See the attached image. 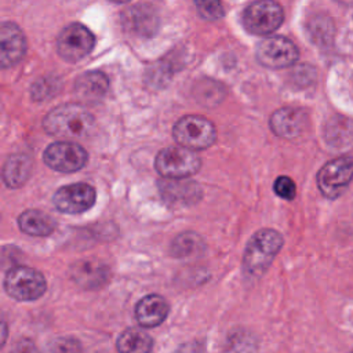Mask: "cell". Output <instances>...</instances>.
I'll return each instance as SVG.
<instances>
[{
    "mask_svg": "<svg viewBox=\"0 0 353 353\" xmlns=\"http://www.w3.org/2000/svg\"><path fill=\"white\" fill-rule=\"evenodd\" d=\"M47 134L65 139H84L95 130L94 116L81 103H63L43 119Z\"/></svg>",
    "mask_w": 353,
    "mask_h": 353,
    "instance_id": "obj_1",
    "label": "cell"
},
{
    "mask_svg": "<svg viewBox=\"0 0 353 353\" xmlns=\"http://www.w3.org/2000/svg\"><path fill=\"white\" fill-rule=\"evenodd\" d=\"M283 247V236L274 229L258 230L243 252V269L247 276H262Z\"/></svg>",
    "mask_w": 353,
    "mask_h": 353,
    "instance_id": "obj_2",
    "label": "cell"
},
{
    "mask_svg": "<svg viewBox=\"0 0 353 353\" xmlns=\"http://www.w3.org/2000/svg\"><path fill=\"white\" fill-rule=\"evenodd\" d=\"M176 143L193 149L201 150L210 148L216 138V130L211 120L197 114H189L179 119L172 130Z\"/></svg>",
    "mask_w": 353,
    "mask_h": 353,
    "instance_id": "obj_3",
    "label": "cell"
},
{
    "mask_svg": "<svg viewBox=\"0 0 353 353\" xmlns=\"http://www.w3.org/2000/svg\"><path fill=\"white\" fill-rule=\"evenodd\" d=\"M200 157L193 149L179 146H168L159 152L154 160L157 172L164 178H188L200 170Z\"/></svg>",
    "mask_w": 353,
    "mask_h": 353,
    "instance_id": "obj_4",
    "label": "cell"
},
{
    "mask_svg": "<svg viewBox=\"0 0 353 353\" xmlns=\"http://www.w3.org/2000/svg\"><path fill=\"white\" fill-rule=\"evenodd\" d=\"M4 288L17 301H34L46 292L47 283L39 270L28 266H15L6 273Z\"/></svg>",
    "mask_w": 353,
    "mask_h": 353,
    "instance_id": "obj_5",
    "label": "cell"
},
{
    "mask_svg": "<svg viewBox=\"0 0 353 353\" xmlns=\"http://www.w3.org/2000/svg\"><path fill=\"white\" fill-rule=\"evenodd\" d=\"M353 179V157L339 156L325 163L317 172V186L327 199L339 197Z\"/></svg>",
    "mask_w": 353,
    "mask_h": 353,
    "instance_id": "obj_6",
    "label": "cell"
},
{
    "mask_svg": "<svg viewBox=\"0 0 353 353\" xmlns=\"http://www.w3.org/2000/svg\"><path fill=\"white\" fill-rule=\"evenodd\" d=\"M284 12L281 6L274 0H256L243 12L244 28L258 36L273 33L283 22Z\"/></svg>",
    "mask_w": 353,
    "mask_h": 353,
    "instance_id": "obj_7",
    "label": "cell"
},
{
    "mask_svg": "<svg viewBox=\"0 0 353 353\" xmlns=\"http://www.w3.org/2000/svg\"><path fill=\"white\" fill-rule=\"evenodd\" d=\"M95 46L92 32L81 23H69L57 39V50L62 59L77 62L88 55Z\"/></svg>",
    "mask_w": 353,
    "mask_h": 353,
    "instance_id": "obj_8",
    "label": "cell"
},
{
    "mask_svg": "<svg viewBox=\"0 0 353 353\" xmlns=\"http://www.w3.org/2000/svg\"><path fill=\"white\" fill-rule=\"evenodd\" d=\"M43 160L51 170L58 172H74L85 165L88 154L79 143L58 141L46 148Z\"/></svg>",
    "mask_w": 353,
    "mask_h": 353,
    "instance_id": "obj_9",
    "label": "cell"
},
{
    "mask_svg": "<svg viewBox=\"0 0 353 353\" xmlns=\"http://www.w3.org/2000/svg\"><path fill=\"white\" fill-rule=\"evenodd\" d=\"M299 57L296 46L284 36H270L259 41L256 59L270 69H283L296 62Z\"/></svg>",
    "mask_w": 353,
    "mask_h": 353,
    "instance_id": "obj_10",
    "label": "cell"
},
{
    "mask_svg": "<svg viewBox=\"0 0 353 353\" xmlns=\"http://www.w3.org/2000/svg\"><path fill=\"white\" fill-rule=\"evenodd\" d=\"M97 199L95 189L84 182L59 188L54 194V205L66 214H80L90 210Z\"/></svg>",
    "mask_w": 353,
    "mask_h": 353,
    "instance_id": "obj_11",
    "label": "cell"
},
{
    "mask_svg": "<svg viewBox=\"0 0 353 353\" xmlns=\"http://www.w3.org/2000/svg\"><path fill=\"white\" fill-rule=\"evenodd\" d=\"M123 26L127 32L139 37H150L159 29V14L150 4H135L121 15Z\"/></svg>",
    "mask_w": 353,
    "mask_h": 353,
    "instance_id": "obj_12",
    "label": "cell"
},
{
    "mask_svg": "<svg viewBox=\"0 0 353 353\" xmlns=\"http://www.w3.org/2000/svg\"><path fill=\"white\" fill-rule=\"evenodd\" d=\"M26 52V39L21 28L14 22H3L0 28V65L11 68L17 65Z\"/></svg>",
    "mask_w": 353,
    "mask_h": 353,
    "instance_id": "obj_13",
    "label": "cell"
},
{
    "mask_svg": "<svg viewBox=\"0 0 353 353\" xmlns=\"http://www.w3.org/2000/svg\"><path fill=\"white\" fill-rule=\"evenodd\" d=\"M309 117L303 109L281 108L270 117L272 131L285 139L299 137L307 127Z\"/></svg>",
    "mask_w": 353,
    "mask_h": 353,
    "instance_id": "obj_14",
    "label": "cell"
},
{
    "mask_svg": "<svg viewBox=\"0 0 353 353\" xmlns=\"http://www.w3.org/2000/svg\"><path fill=\"white\" fill-rule=\"evenodd\" d=\"M186 178H164L159 182L164 201L174 205H189L200 200V186Z\"/></svg>",
    "mask_w": 353,
    "mask_h": 353,
    "instance_id": "obj_15",
    "label": "cell"
},
{
    "mask_svg": "<svg viewBox=\"0 0 353 353\" xmlns=\"http://www.w3.org/2000/svg\"><path fill=\"white\" fill-rule=\"evenodd\" d=\"M109 88L108 76L99 70H90L81 73L74 81V95L83 103L99 102Z\"/></svg>",
    "mask_w": 353,
    "mask_h": 353,
    "instance_id": "obj_16",
    "label": "cell"
},
{
    "mask_svg": "<svg viewBox=\"0 0 353 353\" xmlns=\"http://www.w3.org/2000/svg\"><path fill=\"white\" fill-rule=\"evenodd\" d=\"M70 276L83 288H98L109 280L110 269L101 261L84 259L72 266Z\"/></svg>",
    "mask_w": 353,
    "mask_h": 353,
    "instance_id": "obj_17",
    "label": "cell"
},
{
    "mask_svg": "<svg viewBox=\"0 0 353 353\" xmlns=\"http://www.w3.org/2000/svg\"><path fill=\"white\" fill-rule=\"evenodd\" d=\"M168 302L161 295H146L135 306V317L142 327L160 325L168 316Z\"/></svg>",
    "mask_w": 353,
    "mask_h": 353,
    "instance_id": "obj_18",
    "label": "cell"
},
{
    "mask_svg": "<svg viewBox=\"0 0 353 353\" xmlns=\"http://www.w3.org/2000/svg\"><path fill=\"white\" fill-rule=\"evenodd\" d=\"M18 226L23 233L29 236L43 237L51 234L55 230L57 222L47 212L40 210H26L18 218Z\"/></svg>",
    "mask_w": 353,
    "mask_h": 353,
    "instance_id": "obj_19",
    "label": "cell"
},
{
    "mask_svg": "<svg viewBox=\"0 0 353 353\" xmlns=\"http://www.w3.org/2000/svg\"><path fill=\"white\" fill-rule=\"evenodd\" d=\"M32 172V160L25 154L10 156L3 168V179L8 188H19Z\"/></svg>",
    "mask_w": 353,
    "mask_h": 353,
    "instance_id": "obj_20",
    "label": "cell"
},
{
    "mask_svg": "<svg viewBox=\"0 0 353 353\" xmlns=\"http://www.w3.org/2000/svg\"><path fill=\"white\" fill-rule=\"evenodd\" d=\"M153 339L150 335L138 328H130L124 331L117 339V349L124 353H145L152 350Z\"/></svg>",
    "mask_w": 353,
    "mask_h": 353,
    "instance_id": "obj_21",
    "label": "cell"
},
{
    "mask_svg": "<svg viewBox=\"0 0 353 353\" xmlns=\"http://www.w3.org/2000/svg\"><path fill=\"white\" fill-rule=\"evenodd\" d=\"M201 247H203L201 237L193 232H186L179 234L174 240L171 245V251L175 256L182 258V256H190L200 252Z\"/></svg>",
    "mask_w": 353,
    "mask_h": 353,
    "instance_id": "obj_22",
    "label": "cell"
},
{
    "mask_svg": "<svg viewBox=\"0 0 353 353\" xmlns=\"http://www.w3.org/2000/svg\"><path fill=\"white\" fill-rule=\"evenodd\" d=\"M194 6L199 15L205 21H216L223 15L221 0H194Z\"/></svg>",
    "mask_w": 353,
    "mask_h": 353,
    "instance_id": "obj_23",
    "label": "cell"
},
{
    "mask_svg": "<svg viewBox=\"0 0 353 353\" xmlns=\"http://www.w3.org/2000/svg\"><path fill=\"white\" fill-rule=\"evenodd\" d=\"M273 189H274V193L284 200H292L296 194V188L294 181L285 175H281L274 181Z\"/></svg>",
    "mask_w": 353,
    "mask_h": 353,
    "instance_id": "obj_24",
    "label": "cell"
},
{
    "mask_svg": "<svg viewBox=\"0 0 353 353\" xmlns=\"http://www.w3.org/2000/svg\"><path fill=\"white\" fill-rule=\"evenodd\" d=\"M336 1L343 3V4H350V3H353V0H336Z\"/></svg>",
    "mask_w": 353,
    "mask_h": 353,
    "instance_id": "obj_25",
    "label": "cell"
},
{
    "mask_svg": "<svg viewBox=\"0 0 353 353\" xmlns=\"http://www.w3.org/2000/svg\"><path fill=\"white\" fill-rule=\"evenodd\" d=\"M112 1H114V3H128L130 0H112Z\"/></svg>",
    "mask_w": 353,
    "mask_h": 353,
    "instance_id": "obj_26",
    "label": "cell"
}]
</instances>
